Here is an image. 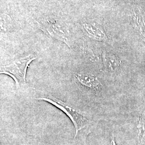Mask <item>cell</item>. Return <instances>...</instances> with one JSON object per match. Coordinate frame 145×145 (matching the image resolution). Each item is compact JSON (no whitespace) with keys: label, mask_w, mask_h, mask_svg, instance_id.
Wrapping results in <instances>:
<instances>
[{"label":"cell","mask_w":145,"mask_h":145,"mask_svg":"<svg viewBox=\"0 0 145 145\" xmlns=\"http://www.w3.org/2000/svg\"><path fill=\"white\" fill-rule=\"evenodd\" d=\"M36 99L51 104L66 114L75 126L76 130L75 138L80 132L87 129L92 124L91 121L88 119L83 112L53 96L48 95L37 98Z\"/></svg>","instance_id":"obj_1"},{"label":"cell","mask_w":145,"mask_h":145,"mask_svg":"<svg viewBox=\"0 0 145 145\" xmlns=\"http://www.w3.org/2000/svg\"><path fill=\"white\" fill-rule=\"evenodd\" d=\"M36 58V55L32 53L16 59L10 63L1 66L0 73L12 78L15 82L16 89H20L26 85L27 70L31 62Z\"/></svg>","instance_id":"obj_2"},{"label":"cell","mask_w":145,"mask_h":145,"mask_svg":"<svg viewBox=\"0 0 145 145\" xmlns=\"http://www.w3.org/2000/svg\"><path fill=\"white\" fill-rule=\"evenodd\" d=\"M38 24L39 28L47 36L65 43L69 47L72 46L70 33L67 26L61 21L42 20Z\"/></svg>","instance_id":"obj_3"},{"label":"cell","mask_w":145,"mask_h":145,"mask_svg":"<svg viewBox=\"0 0 145 145\" xmlns=\"http://www.w3.org/2000/svg\"><path fill=\"white\" fill-rule=\"evenodd\" d=\"M74 79L76 83L80 87L90 90L97 91L101 87L99 78L89 74L77 72L74 75Z\"/></svg>","instance_id":"obj_4"},{"label":"cell","mask_w":145,"mask_h":145,"mask_svg":"<svg viewBox=\"0 0 145 145\" xmlns=\"http://www.w3.org/2000/svg\"><path fill=\"white\" fill-rule=\"evenodd\" d=\"M82 26L83 30L88 37L100 40H104L105 39V36L103 32L99 29L95 24L84 22Z\"/></svg>","instance_id":"obj_5"},{"label":"cell","mask_w":145,"mask_h":145,"mask_svg":"<svg viewBox=\"0 0 145 145\" xmlns=\"http://www.w3.org/2000/svg\"><path fill=\"white\" fill-rule=\"evenodd\" d=\"M105 70L111 72L117 69L119 66V61L117 57L111 53L105 51L103 54Z\"/></svg>","instance_id":"obj_6"},{"label":"cell","mask_w":145,"mask_h":145,"mask_svg":"<svg viewBox=\"0 0 145 145\" xmlns=\"http://www.w3.org/2000/svg\"><path fill=\"white\" fill-rule=\"evenodd\" d=\"M13 27V21L10 16L7 14L1 15V30L2 32L10 31Z\"/></svg>","instance_id":"obj_7"},{"label":"cell","mask_w":145,"mask_h":145,"mask_svg":"<svg viewBox=\"0 0 145 145\" xmlns=\"http://www.w3.org/2000/svg\"><path fill=\"white\" fill-rule=\"evenodd\" d=\"M139 130L138 140L139 145H141L144 143L145 141V118L140 117L139 124L138 126Z\"/></svg>","instance_id":"obj_8"},{"label":"cell","mask_w":145,"mask_h":145,"mask_svg":"<svg viewBox=\"0 0 145 145\" xmlns=\"http://www.w3.org/2000/svg\"><path fill=\"white\" fill-rule=\"evenodd\" d=\"M111 145H116L114 137H113V138H112V139H111Z\"/></svg>","instance_id":"obj_9"}]
</instances>
